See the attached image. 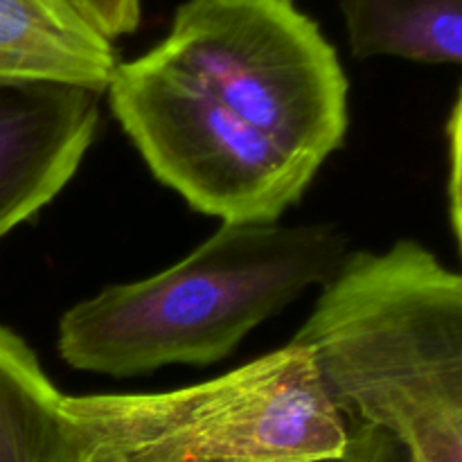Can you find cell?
Returning a JSON list of instances; mask_svg holds the SVG:
<instances>
[{"instance_id": "1", "label": "cell", "mask_w": 462, "mask_h": 462, "mask_svg": "<svg viewBox=\"0 0 462 462\" xmlns=\"http://www.w3.org/2000/svg\"><path fill=\"white\" fill-rule=\"evenodd\" d=\"M334 402L406 462H462V273L422 244L350 253L296 334Z\"/></svg>"}, {"instance_id": "2", "label": "cell", "mask_w": 462, "mask_h": 462, "mask_svg": "<svg viewBox=\"0 0 462 462\" xmlns=\"http://www.w3.org/2000/svg\"><path fill=\"white\" fill-rule=\"evenodd\" d=\"M347 255L346 235L328 224H224L179 264L70 307L59 355L111 377L217 364L307 289L328 287Z\"/></svg>"}, {"instance_id": "3", "label": "cell", "mask_w": 462, "mask_h": 462, "mask_svg": "<svg viewBox=\"0 0 462 462\" xmlns=\"http://www.w3.org/2000/svg\"><path fill=\"white\" fill-rule=\"evenodd\" d=\"M79 462H310L343 456L355 420L305 343L162 393L63 395Z\"/></svg>"}, {"instance_id": "4", "label": "cell", "mask_w": 462, "mask_h": 462, "mask_svg": "<svg viewBox=\"0 0 462 462\" xmlns=\"http://www.w3.org/2000/svg\"><path fill=\"white\" fill-rule=\"evenodd\" d=\"M149 54L314 174L343 144L347 77L337 50L293 0H188Z\"/></svg>"}, {"instance_id": "5", "label": "cell", "mask_w": 462, "mask_h": 462, "mask_svg": "<svg viewBox=\"0 0 462 462\" xmlns=\"http://www.w3.org/2000/svg\"><path fill=\"white\" fill-rule=\"evenodd\" d=\"M113 116L161 183L224 224H275L314 171L219 97L152 54L117 63Z\"/></svg>"}, {"instance_id": "6", "label": "cell", "mask_w": 462, "mask_h": 462, "mask_svg": "<svg viewBox=\"0 0 462 462\" xmlns=\"http://www.w3.org/2000/svg\"><path fill=\"white\" fill-rule=\"evenodd\" d=\"M99 97L79 86L0 84V237L70 183L97 134Z\"/></svg>"}, {"instance_id": "7", "label": "cell", "mask_w": 462, "mask_h": 462, "mask_svg": "<svg viewBox=\"0 0 462 462\" xmlns=\"http://www.w3.org/2000/svg\"><path fill=\"white\" fill-rule=\"evenodd\" d=\"M116 70L113 41L70 0H0V84L79 86L102 95Z\"/></svg>"}, {"instance_id": "8", "label": "cell", "mask_w": 462, "mask_h": 462, "mask_svg": "<svg viewBox=\"0 0 462 462\" xmlns=\"http://www.w3.org/2000/svg\"><path fill=\"white\" fill-rule=\"evenodd\" d=\"M61 400L34 350L0 325V462H79Z\"/></svg>"}, {"instance_id": "9", "label": "cell", "mask_w": 462, "mask_h": 462, "mask_svg": "<svg viewBox=\"0 0 462 462\" xmlns=\"http://www.w3.org/2000/svg\"><path fill=\"white\" fill-rule=\"evenodd\" d=\"M355 57L462 66V0H341Z\"/></svg>"}, {"instance_id": "10", "label": "cell", "mask_w": 462, "mask_h": 462, "mask_svg": "<svg viewBox=\"0 0 462 462\" xmlns=\"http://www.w3.org/2000/svg\"><path fill=\"white\" fill-rule=\"evenodd\" d=\"M70 3L108 41L131 34L140 25V0H70Z\"/></svg>"}, {"instance_id": "11", "label": "cell", "mask_w": 462, "mask_h": 462, "mask_svg": "<svg viewBox=\"0 0 462 462\" xmlns=\"http://www.w3.org/2000/svg\"><path fill=\"white\" fill-rule=\"evenodd\" d=\"M310 462H406V456L400 445L382 429L355 420V438L346 454L337 456V458Z\"/></svg>"}, {"instance_id": "12", "label": "cell", "mask_w": 462, "mask_h": 462, "mask_svg": "<svg viewBox=\"0 0 462 462\" xmlns=\"http://www.w3.org/2000/svg\"><path fill=\"white\" fill-rule=\"evenodd\" d=\"M449 153H451L449 197H451V203H460L462 201V90L449 120Z\"/></svg>"}, {"instance_id": "13", "label": "cell", "mask_w": 462, "mask_h": 462, "mask_svg": "<svg viewBox=\"0 0 462 462\" xmlns=\"http://www.w3.org/2000/svg\"><path fill=\"white\" fill-rule=\"evenodd\" d=\"M451 217H454L456 237H458L460 253H462V201L460 203H451Z\"/></svg>"}]
</instances>
